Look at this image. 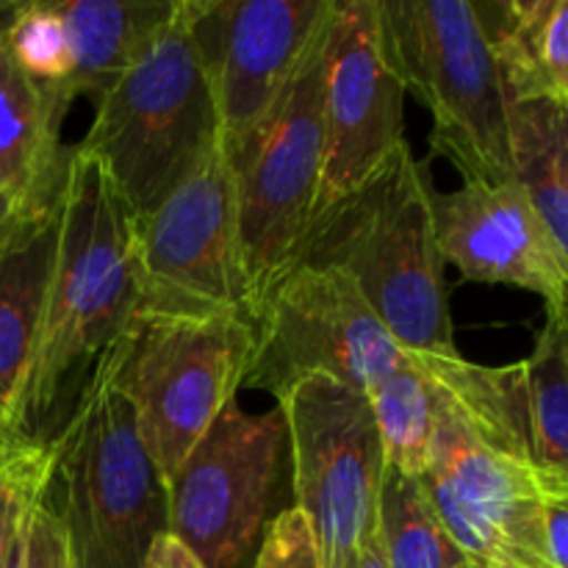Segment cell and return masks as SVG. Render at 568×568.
<instances>
[{
    "instance_id": "obj_1",
    "label": "cell",
    "mask_w": 568,
    "mask_h": 568,
    "mask_svg": "<svg viewBox=\"0 0 568 568\" xmlns=\"http://www.w3.org/2000/svg\"><path fill=\"white\" fill-rule=\"evenodd\" d=\"M136 216L103 166L72 148L59 205V244L20 425L48 444V419L78 397L100 355L120 342L139 314Z\"/></svg>"
},
{
    "instance_id": "obj_2",
    "label": "cell",
    "mask_w": 568,
    "mask_h": 568,
    "mask_svg": "<svg viewBox=\"0 0 568 568\" xmlns=\"http://www.w3.org/2000/svg\"><path fill=\"white\" fill-rule=\"evenodd\" d=\"M430 192L427 161L399 144L366 181L314 211L294 264L344 272L408 353L455 358Z\"/></svg>"
},
{
    "instance_id": "obj_3",
    "label": "cell",
    "mask_w": 568,
    "mask_h": 568,
    "mask_svg": "<svg viewBox=\"0 0 568 568\" xmlns=\"http://www.w3.org/2000/svg\"><path fill=\"white\" fill-rule=\"evenodd\" d=\"M111 344L48 438L37 505L59 525L75 568H139L150 544L170 532L166 480L116 388Z\"/></svg>"
},
{
    "instance_id": "obj_4",
    "label": "cell",
    "mask_w": 568,
    "mask_h": 568,
    "mask_svg": "<svg viewBox=\"0 0 568 568\" xmlns=\"http://www.w3.org/2000/svg\"><path fill=\"white\" fill-rule=\"evenodd\" d=\"M94 109L75 150L103 166L136 220L153 214L214 155L222 122L183 0Z\"/></svg>"
},
{
    "instance_id": "obj_5",
    "label": "cell",
    "mask_w": 568,
    "mask_h": 568,
    "mask_svg": "<svg viewBox=\"0 0 568 568\" xmlns=\"http://www.w3.org/2000/svg\"><path fill=\"white\" fill-rule=\"evenodd\" d=\"M383 48L433 120V155L464 181H514L508 94L469 0H381Z\"/></svg>"
},
{
    "instance_id": "obj_6",
    "label": "cell",
    "mask_w": 568,
    "mask_h": 568,
    "mask_svg": "<svg viewBox=\"0 0 568 568\" xmlns=\"http://www.w3.org/2000/svg\"><path fill=\"white\" fill-rule=\"evenodd\" d=\"M325 44L327 22L308 44L275 109L247 136L225 148L236 186L250 316L272 283L292 270L320 200Z\"/></svg>"
},
{
    "instance_id": "obj_7",
    "label": "cell",
    "mask_w": 568,
    "mask_h": 568,
    "mask_svg": "<svg viewBox=\"0 0 568 568\" xmlns=\"http://www.w3.org/2000/svg\"><path fill=\"white\" fill-rule=\"evenodd\" d=\"M253 358L244 316L139 320L120 338L114 383L164 480L236 399Z\"/></svg>"
},
{
    "instance_id": "obj_8",
    "label": "cell",
    "mask_w": 568,
    "mask_h": 568,
    "mask_svg": "<svg viewBox=\"0 0 568 568\" xmlns=\"http://www.w3.org/2000/svg\"><path fill=\"white\" fill-rule=\"evenodd\" d=\"M250 325L253 358L244 388L275 399L308 377L369 394L408 355L355 283L333 266L294 264L258 300Z\"/></svg>"
},
{
    "instance_id": "obj_9",
    "label": "cell",
    "mask_w": 568,
    "mask_h": 568,
    "mask_svg": "<svg viewBox=\"0 0 568 568\" xmlns=\"http://www.w3.org/2000/svg\"><path fill=\"white\" fill-rule=\"evenodd\" d=\"M292 449L297 510L322 568H353L377 521L383 449L369 397L308 377L277 399Z\"/></svg>"
},
{
    "instance_id": "obj_10",
    "label": "cell",
    "mask_w": 568,
    "mask_h": 568,
    "mask_svg": "<svg viewBox=\"0 0 568 568\" xmlns=\"http://www.w3.org/2000/svg\"><path fill=\"white\" fill-rule=\"evenodd\" d=\"M139 320H250V286L239 242L236 186L225 144L136 220Z\"/></svg>"
},
{
    "instance_id": "obj_11",
    "label": "cell",
    "mask_w": 568,
    "mask_h": 568,
    "mask_svg": "<svg viewBox=\"0 0 568 568\" xmlns=\"http://www.w3.org/2000/svg\"><path fill=\"white\" fill-rule=\"evenodd\" d=\"M286 449L281 405L250 414L233 399L166 480L170 532L203 568H242L270 525Z\"/></svg>"
},
{
    "instance_id": "obj_12",
    "label": "cell",
    "mask_w": 568,
    "mask_h": 568,
    "mask_svg": "<svg viewBox=\"0 0 568 568\" xmlns=\"http://www.w3.org/2000/svg\"><path fill=\"white\" fill-rule=\"evenodd\" d=\"M430 466L419 477L438 521L469 560L486 566L552 568L541 519L549 499H568V480L483 442L433 399Z\"/></svg>"
},
{
    "instance_id": "obj_13",
    "label": "cell",
    "mask_w": 568,
    "mask_h": 568,
    "mask_svg": "<svg viewBox=\"0 0 568 568\" xmlns=\"http://www.w3.org/2000/svg\"><path fill=\"white\" fill-rule=\"evenodd\" d=\"M331 9L333 0H183L225 148L275 109Z\"/></svg>"
},
{
    "instance_id": "obj_14",
    "label": "cell",
    "mask_w": 568,
    "mask_h": 568,
    "mask_svg": "<svg viewBox=\"0 0 568 568\" xmlns=\"http://www.w3.org/2000/svg\"><path fill=\"white\" fill-rule=\"evenodd\" d=\"M403 103L405 87L383 48L381 0H333L322 87L325 155L316 209L366 181L405 144Z\"/></svg>"
},
{
    "instance_id": "obj_15",
    "label": "cell",
    "mask_w": 568,
    "mask_h": 568,
    "mask_svg": "<svg viewBox=\"0 0 568 568\" xmlns=\"http://www.w3.org/2000/svg\"><path fill=\"white\" fill-rule=\"evenodd\" d=\"M433 231L444 264L464 281L505 283L538 294L547 316H566L568 253L555 244L516 181H464L430 192Z\"/></svg>"
},
{
    "instance_id": "obj_16",
    "label": "cell",
    "mask_w": 568,
    "mask_h": 568,
    "mask_svg": "<svg viewBox=\"0 0 568 568\" xmlns=\"http://www.w3.org/2000/svg\"><path fill=\"white\" fill-rule=\"evenodd\" d=\"M70 100L33 83L0 44V186L33 216L61 205L72 148L61 144Z\"/></svg>"
},
{
    "instance_id": "obj_17",
    "label": "cell",
    "mask_w": 568,
    "mask_h": 568,
    "mask_svg": "<svg viewBox=\"0 0 568 568\" xmlns=\"http://www.w3.org/2000/svg\"><path fill=\"white\" fill-rule=\"evenodd\" d=\"M55 244L59 211L0 253V433L17 442H31L20 425V399L37 349Z\"/></svg>"
},
{
    "instance_id": "obj_18",
    "label": "cell",
    "mask_w": 568,
    "mask_h": 568,
    "mask_svg": "<svg viewBox=\"0 0 568 568\" xmlns=\"http://www.w3.org/2000/svg\"><path fill=\"white\" fill-rule=\"evenodd\" d=\"M475 9L510 103L555 100L568 105L566 0H503L475 3Z\"/></svg>"
},
{
    "instance_id": "obj_19",
    "label": "cell",
    "mask_w": 568,
    "mask_h": 568,
    "mask_svg": "<svg viewBox=\"0 0 568 568\" xmlns=\"http://www.w3.org/2000/svg\"><path fill=\"white\" fill-rule=\"evenodd\" d=\"M67 28L72 72L67 98L87 94L98 103L175 11V0H53Z\"/></svg>"
},
{
    "instance_id": "obj_20",
    "label": "cell",
    "mask_w": 568,
    "mask_h": 568,
    "mask_svg": "<svg viewBox=\"0 0 568 568\" xmlns=\"http://www.w3.org/2000/svg\"><path fill=\"white\" fill-rule=\"evenodd\" d=\"M514 181L549 236L568 253V105L555 100L508 103Z\"/></svg>"
},
{
    "instance_id": "obj_21",
    "label": "cell",
    "mask_w": 568,
    "mask_h": 568,
    "mask_svg": "<svg viewBox=\"0 0 568 568\" xmlns=\"http://www.w3.org/2000/svg\"><path fill=\"white\" fill-rule=\"evenodd\" d=\"M521 375L532 460L544 475L568 480V316H547Z\"/></svg>"
},
{
    "instance_id": "obj_22",
    "label": "cell",
    "mask_w": 568,
    "mask_h": 568,
    "mask_svg": "<svg viewBox=\"0 0 568 568\" xmlns=\"http://www.w3.org/2000/svg\"><path fill=\"white\" fill-rule=\"evenodd\" d=\"M375 527L388 568H455L466 560L438 521L419 480L386 464Z\"/></svg>"
},
{
    "instance_id": "obj_23",
    "label": "cell",
    "mask_w": 568,
    "mask_h": 568,
    "mask_svg": "<svg viewBox=\"0 0 568 568\" xmlns=\"http://www.w3.org/2000/svg\"><path fill=\"white\" fill-rule=\"evenodd\" d=\"M366 397L375 416L383 464L419 480L430 466L433 414H436L419 355H405L403 364L377 381Z\"/></svg>"
},
{
    "instance_id": "obj_24",
    "label": "cell",
    "mask_w": 568,
    "mask_h": 568,
    "mask_svg": "<svg viewBox=\"0 0 568 568\" xmlns=\"http://www.w3.org/2000/svg\"><path fill=\"white\" fill-rule=\"evenodd\" d=\"M3 44L14 64L33 83L55 89L67 98L64 87L72 72V50L64 22H61L59 11L53 9V0H48V3H28L26 0L14 26L6 33Z\"/></svg>"
},
{
    "instance_id": "obj_25",
    "label": "cell",
    "mask_w": 568,
    "mask_h": 568,
    "mask_svg": "<svg viewBox=\"0 0 568 568\" xmlns=\"http://www.w3.org/2000/svg\"><path fill=\"white\" fill-rule=\"evenodd\" d=\"M253 568H322L308 521L297 508L281 510L270 519Z\"/></svg>"
},
{
    "instance_id": "obj_26",
    "label": "cell",
    "mask_w": 568,
    "mask_h": 568,
    "mask_svg": "<svg viewBox=\"0 0 568 568\" xmlns=\"http://www.w3.org/2000/svg\"><path fill=\"white\" fill-rule=\"evenodd\" d=\"M44 466H48V449H44L42 460L0 471V568L6 566L9 549L20 532L22 521H26L28 510L39 499Z\"/></svg>"
},
{
    "instance_id": "obj_27",
    "label": "cell",
    "mask_w": 568,
    "mask_h": 568,
    "mask_svg": "<svg viewBox=\"0 0 568 568\" xmlns=\"http://www.w3.org/2000/svg\"><path fill=\"white\" fill-rule=\"evenodd\" d=\"M26 568H75L59 525L37 503L26 521Z\"/></svg>"
},
{
    "instance_id": "obj_28",
    "label": "cell",
    "mask_w": 568,
    "mask_h": 568,
    "mask_svg": "<svg viewBox=\"0 0 568 568\" xmlns=\"http://www.w3.org/2000/svg\"><path fill=\"white\" fill-rule=\"evenodd\" d=\"M544 558L552 568H568V499H549L541 519Z\"/></svg>"
},
{
    "instance_id": "obj_29",
    "label": "cell",
    "mask_w": 568,
    "mask_h": 568,
    "mask_svg": "<svg viewBox=\"0 0 568 568\" xmlns=\"http://www.w3.org/2000/svg\"><path fill=\"white\" fill-rule=\"evenodd\" d=\"M44 220H48V216H44ZM44 220H33V216L28 214L3 186H0V253L9 250L14 242H20L31 227H37L39 222Z\"/></svg>"
},
{
    "instance_id": "obj_30",
    "label": "cell",
    "mask_w": 568,
    "mask_h": 568,
    "mask_svg": "<svg viewBox=\"0 0 568 568\" xmlns=\"http://www.w3.org/2000/svg\"><path fill=\"white\" fill-rule=\"evenodd\" d=\"M139 568H203V564H200L172 532H161V536L150 544L148 555H144Z\"/></svg>"
},
{
    "instance_id": "obj_31",
    "label": "cell",
    "mask_w": 568,
    "mask_h": 568,
    "mask_svg": "<svg viewBox=\"0 0 568 568\" xmlns=\"http://www.w3.org/2000/svg\"><path fill=\"white\" fill-rule=\"evenodd\" d=\"M42 458H44L42 444L17 442V438L3 436V433H0V471L17 469V466L33 464V460H42Z\"/></svg>"
},
{
    "instance_id": "obj_32",
    "label": "cell",
    "mask_w": 568,
    "mask_h": 568,
    "mask_svg": "<svg viewBox=\"0 0 568 568\" xmlns=\"http://www.w3.org/2000/svg\"><path fill=\"white\" fill-rule=\"evenodd\" d=\"M353 568H388L386 558H383V547H381V538H377V527L372 530V536L366 538L364 549H361L358 560H355Z\"/></svg>"
},
{
    "instance_id": "obj_33",
    "label": "cell",
    "mask_w": 568,
    "mask_h": 568,
    "mask_svg": "<svg viewBox=\"0 0 568 568\" xmlns=\"http://www.w3.org/2000/svg\"><path fill=\"white\" fill-rule=\"evenodd\" d=\"M22 6H26V0H0V44H3L9 28L14 26L17 14L22 11Z\"/></svg>"
},
{
    "instance_id": "obj_34",
    "label": "cell",
    "mask_w": 568,
    "mask_h": 568,
    "mask_svg": "<svg viewBox=\"0 0 568 568\" xmlns=\"http://www.w3.org/2000/svg\"><path fill=\"white\" fill-rule=\"evenodd\" d=\"M26 521H28V516H26ZM26 521H22L20 532H17L14 544H11L9 558H6L3 568H26Z\"/></svg>"
},
{
    "instance_id": "obj_35",
    "label": "cell",
    "mask_w": 568,
    "mask_h": 568,
    "mask_svg": "<svg viewBox=\"0 0 568 568\" xmlns=\"http://www.w3.org/2000/svg\"><path fill=\"white\" fill-rule=\"evenodd\" d=\"M455 568H491V566H486V564H477V560H469L466 558L464 564H458Z\"/></svg>"
},
{
    "instance_id": "obj_36",
    "label": "cell",
    "mask_w": 568,
    "mask_h": 568,
    "mask_svg": "<svg viewBox=\"0 0 568 568\" xmlns=\"http://www.w3.org/2000/svg\"><path fill=\"white\" fill-rule=\"evenodd\" d=\"M491 568H514V566H491Z\"/></svg>"
}]
</instances>
